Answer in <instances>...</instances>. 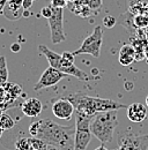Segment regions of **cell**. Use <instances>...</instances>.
Listing matches in <instances>:
<instances>
[{
  "label": "cell",
  "mask_w": 148,
  "mask_h": 150,
  "mask_svg": "<svg viewBox=\"0 0 148 150\" xmlns=\"http://www.w3.org/2000/svg\"><path fill=\"white\" fill-rule=\"evenodd\" d=\"M29 134L60 150H73L75 126H61L51 119H39L29 125Z\"/></svg>",
  "instance_id": "1"
},
{
  "label": "cell",
  "mask_w": 148,
  "mask_h": 150,
  "mask_svg": "<svg viewBox=\"0 0 148 150\" xmlns=\"http://www.w3.org/2000/svg\"><path fill=\"white\" fill-rule=\"evenodd\" d=\"M66 98H68L74 105L75 113L82 114L85 117L92 118L95 114L101 112H107L112 110H119V109H127L126 105L108 99V98H100V97H92L89 95L82 94V93H74L70 94Z\"/></svg>",
  "instance_id": "2"
},
{
  "label": "cell",
  "mask_w": 148,
  "mask_h": 150,
  "mask_svg": "<svg viewBox=\"0 0 148 150\" xmlns=\"http://www.w3.org/2000/svg\"><path fill=\"white\" fill-rule=\"evenodd\" d=\"M117 125H118L117 110L101 112L95 114L92 118L90 131L92 136L100 140L102 144H107L112 141Z\"/></svg>",
  "instance_id": "3"
},
{
  "label": "cell",
  "mask_w": 148,
  "mask_h": 150,
  "mask_svg": "<svg viewBox=\"0 0 148 150\" xmlns=\"http://www.w3.org/2000/svg\"><path fill=\"white\" fill-rule=\"evenodd\" d=\"M38 51L48 59L50 66L57 68L58 71H60V72L67 74L68 76H70V75H71V76H74V77L79 79V80L82 81V82H87V81L90 80V76L87 74L86 72H83V71H81L80 68H78V67L75 66V64H70V62H67L65 59H63L61 54H59V53H57L55 51L50 50V49L46 47L45 45H39V46H38Z\"/></svg>",
  "instance_id": "4"
},
{
  "label": "cell",
  "mask_w": 148,
  "mask_h": 150,
  "mask_svg": "<svg viewBox=\"0 0 148 150\" xmlns=\"http://www.w3.org/2000/svg\"><path fill=\"white\" fill-rule=\"evenodd\" d=\"M90 120L92 118L85 117L82 114L75 113V134H74V147L73 150H86L90 140Z\"/></svg>",
  "instance_id": "5"
},
{
  "label": "cell",
  "mask_w": 148,
  "mask_h": 150,
  "mask_svg": "<svg viewBox=\"0 0 148 150\" xmlns=\"http://www.w3.org/2000/svg\"><path fill=\"white\" fill-rule=\"evenodd\" d=\"M103 43V29L101 25L95 27L94 31L86 38L80 47L73 52L74 56L79 54H90V56L98 58L101 56V47Z\"/></svg>",
  "instance_id": "6"
},
{
  "label": "cell",
  "mask_w": 148,
  "mask_h": 150,
  "mask_svg": "<svg viewBox=\"0 0 148 150\" xmlns=\"http://www.w3.org/2000/svg\"><path fill=\"white\" fill-rule=\"evenodd\" d=\"M50 31H51V42L52 44H59L66 39L64 31V8H53L52 15L48 19Z\"/></svg>",
  "instance_id": "7"
},
{
  "label": "cell",
  "mask_w": 148,
  "mask_h": 150,
  "mask_svg": "<svg viewBox=\"0 0 148 150\" xmlns=\"http://www.w3.org/2000/svg\"><path fill=\"white\" fill-rule=\"evenodd\" d=\"M68 75L58 71L57 68L52 67V66H49L44 72L43 74L41 75L39 80L37 81V83L34 87V90L35 91H39L42 89H45V88H49V87H52L56 86L57 83H59L63 79L67 77Z\"/></svg>",
  "instance_id": "8"
},
{
  "label": "cell",
  "mask_w": 148,
  "mask_h": 150,
  "mask_svg": "<svg viewBox=\"0 0 148 150\" xmlns=\"http://www.w3.org/2000/svg\"><path fill=\"white\" fill-rule=\"evenodd\" d=\"M118 150H148V135L120 136Z\"/></svg>",
  "instance_id": "9"
},
{
  "label": "cell",
  "mask_w": 148,
  "mask_h": 150,
  "mask_svg": "<svg viewBox=\"0 0 148 150\" xmlns=\"http://www.w3.org/2000/svg\"><path fill=\"white\" fill-rule=\"evenodd\" d=\"M51 110L56 118L61 119V120H70L73 113L75 112L73 103L66 97H60L56 99L52 103Z\"/></svg>",
  "instance_id": "10"
},
{
  "label": "cell",
  "mask_w": 148,
  "mask_h": 150,
  "mask_svg": "<svg viewBox=\"0 0 148 150\" xmlns=\"http://www.w3.org/2000/svg\"><path fill=\"white\" fill-rule=\"evenodd\" d=\"M23 0H8L2 9L4 16L11 21H15L23 16Z\"/></svg>",
  "instance_id": "11"
},
{
  "label": "cell",
  "mask_w": 148,
  "mask_h": 150,
  "mask_svg": "<svg viewBox=\"0 0 148 150\" xmlns=\"http://www.w3.org/2000/svg\"><path fill=\"white\" fill-rule=\"evenodd\" d=\"M21 111L28 118H36L43 111V104L38 98L30 97L21 104Z\"/></svg>",
  "instance_id": "12"
},
{
  "label": "cell",
  "mask_w": 148,
  "mask_h": 150,
  "mask_svg": "<svg viewBox=\"0 0 148 150\" xmlns=\"http://www.w3.org/2000/svg\"><path fill=\"white\" fill-rule=\"evenodd\" d=\"M147 117V106L142 103H133L127 106V118L130 121L139 124L142 122Z\"/></svg>",
  "instance_id": "13"
},
{
  "label": "cell",
  "mask_w": 148,
  "mask_h": 150,
  "mask_svg": "<svg viewBox=\"0 0 148 150\" xmlns=\"http://www.w3.org/2000/svg\"><path fill=\"white\" fill-rule=\"evenodd\" d=\"M135 56H137L135 47H133L132 45H123L122 49L119 50L118 60H119L120 65H123V66H130L137 59Z\"/></svg>",
  "instance_id": "14"
},
{
  "label": "cell",
  "mask_w": 148,
  "mask_h": 150,
  "mask_svg": "<svg viewBox=\"0 0 148 150\" xmlns=\"http://www.w3.org/2000/svg\"><path fill=\"white\" fill-rule=\"evenodd\" d=\"M8 81V68L6 58L0 56V87H5V84Z\"/></svg>",
  "instance_id": "15"
},
{
  "label": "cell",
  "mask_w": 148,
  "mask_h": 150,
  "mask_svg": "<svg viewBox=\"0 0 148 150\" xmlns=\"http://www.w3.org/2000/svg\"><path fill=\"white\" fill-rule=\"evenodd\" d=\"M14 126H15V121L9 114H7V113H1L0 114V127L4 131L12 129Z\"/></svg>",
  "instance_id": "16"
},
{
  "label": "cell",
  "mask_w": 148,
  "mask_h": 150,
  "mask_svg": "<svg viewBox=\"0 0 148 150\" xmlns=\"http://www.w3.org/2000/svg\"><path fill=\"white\" fill-rule=\"evenodd\" d=\"M15 149L16 150H30L31 149V141L30 137H18L15 141Z\"/></svg>",
  "instance_id": "17"
},
{
  "label": "cell",
  "mask_w": 148,
  "mask_h": 150,
  "mask_svg": "<svg viewBox=\"0 0 148 150\" xmlns=\"http://www.w3.org/2000/svg\"><path fill=\"white\" fill-rule=\"evenodd\" d=\"M133 25L137 28H146L148 27V15L147 14H137L133 18Z\"/></svg>",
  "instance_id": "18"
},
{
  "label": "cell",
  "mask_w": 148,
  "mask_h": 150,
  "mask_svg": "<svg viewBox=\"0 0 148 150\" xmlns=\"http://www.w3.org/2000/svg\"><path fill=\"white\" fill-rule=\"evenodd\" d=\"M30 141H31V148L36 150H46L48 148V143L45 141H43L42 139H38V137H34L31 136L30 137Z\"/></svg>",
  "instance_id": "19"
},
{
  "label": "cell",
  "mask_w": 148,
  "mask_h": 150,
  "mask_svg": "<svg viewBox=\"0 0 148 150\" xmlns=\"http://www.w3.org/2000/svg\"><path fill=\"white\" fill-rule=\"evenodd\" d=\"M116 23H117V20L115 19V16H112V15H108V16H105L103 19V25L109 28V29L113 28L116 25Z\"/></svg>",
  "instance_id": "20"
},
{
  "label": "cell",
  "mask_w": 148,
  "mask_h": 150,
  "mask_svg": "<svg viewBox=\"0 0 148 150\" xmlns=\"http://www.w3.org/2000/svg\"><path fill=\"white\" fill-rule=\"evenodd\" d=\"M52 12H53V7L50 5V6H45L42 8L41 11V15L45 19H50V16L52 15Z\"/></svg>",
  "instance_id": "21"
},
{
  "label": "cell",
  "mask_w": 148,
  "mask_h": 150,
  "mask_svg": "<svg viewBox=\"0 0 148 150\" xmlns=\"http://www.w3.org/2000/svg\"><path fill=\"white\" fill-rule=\"evenodd\" d=\"M61 57H63V59H65L67 62H70V64H74V59H75V56L73 54V52L64 51V52L61 53Z\"/></svg>",
  "instance_id": "22"
},
{
  "label": "cell",
  "mask_w": 148,
  "mask_h": 150,
  "mask_svg": "<svg viewBox=\"0 0 148 150\" xmlns=\"http://www.w3.org/2000/svg\"><path fill=\"white\" fill-rule=\"evenodd\" d=\"M66 4V0H51V6L53 8H64Z\"/></svg>",
  "instance_id": "23"
},
{
  "label": "cell",
  "mask_w": 148,
  "mask_h": 150,
  "mask_svg": "<svg viewBox=\"0 0 148 150\" xmlns=\"http://www.w3.org/2000/svg\"><path fill=\"white\" fill-rule=\"evenodd\" d=\"M20 50H21V45H20L18 43H14V44L11 45V51H12V52L18 53Z\"/></svg>",
  "instance_id": "24"
},
{
  "label": "cell",
  "mask_w": 148,
  "mask_h": 150,
  "mask_svg": "<svg viewBox=\"0 0 148 150\" xmlns=\"http://www.w3.org/2000/svg\"><path fill=\"white\" fill-rule=\"evenodd\" d=\"M95 150H108V148L105 147V144H102V146H100L98 148H96Z\"/></svg>",
  "instance_id": "25"
},
{
  "label": "cell",
  "mask_w": 148,
  "mask_h": 150,
  "mask_svg": "<svg viewBox=\"0 0 148 150\" xmlns=\"http://www.w3.org/2000/svg\"><path fill=\"white\" fill-rule=\"evenodd\" d=\"M46 150H60V149H58L57 147H53V146H48V148H46Z\"/></svg>",
  "instance_id": "26"
},
{
  "label": "cell",
  "mask_w": 148,
  "mask_h": 150,
  "mask_svg": "<svg viewBox=\"0 0 148 150\" xmlns=\"http://www.w3.org/2000/svg\"><path fill=\"white\" fill-rule=\"evenodd\" d=\"M2 134H4V129H2L1 127H0V139L2 137Z\"/></svg>",
  "instance_id": "27"
},
{
  "label": "cell",
  "mask_w": 148,
  "mask_h": 150,
  "mask_svg": "<svg viewBox=\"0 0 148 150\" xmlns=\"http://www.w3.org/2000/svg\"><path fill=\"white\" fill-rule=\"evenodd\" d=\"M2 9H4V6L0 5V14H2Z\"/></svg>",
  "instance_id": "28"
},
{
  "label": "cell",
  "mask_w": 148,
  "mask_h": 150,
  "mask_svg": "<svg viewBox=\"0 0 148 150\" xmlns=\"http://www.w3.org/2000/svg\"><path fill=\"white\" fill-rule=\"evenodd\" d=\"M146 106L148 108V95L146 96Z\"/></svg>",
  "instance_id": "29"
},
{
  "label": "cell",
  "mask_w": 148,
  "mask_h": 150,
  "mask_svg": "<svg viewBox=\"0 0 148 150\" xmlns=\"http://www.w3.org/2000/svg\"><path fill=\"white\" fill-rule=\"evenodd\" d=\"M1 113H2V112H1V109H0V114H1Z\"/></svg>",
  "instance_id": "30"
},
{
  "label": "cell",
  "mask_w": 148,
  "mask_h": 150,
  "mask_svg": "<svg viewBox=\"0 0 148 150\" xmlns=\"http://www.w3.org/2000/svg\"><path fill=\"white\" fill-rule=\"evenodd\" d=\"M30 150H36V149H33V148H31V149H30Z\"/></svg>",
  "instance_id": "31"
},
{
  "label": "cell",
  "mask_w": 148,
  "mask_h": 150,
  "mask_svg": "<svg viewBox=\"0 0 148 150\" xmlns=\"http://www.w3.org/2000/svg\"><path fill=\"white\" fill-rule=\"evenodd\" d=\"M15 150H16V149H15Z\"/></svg>",
  "instance_id": "32"
}]
</instances>
